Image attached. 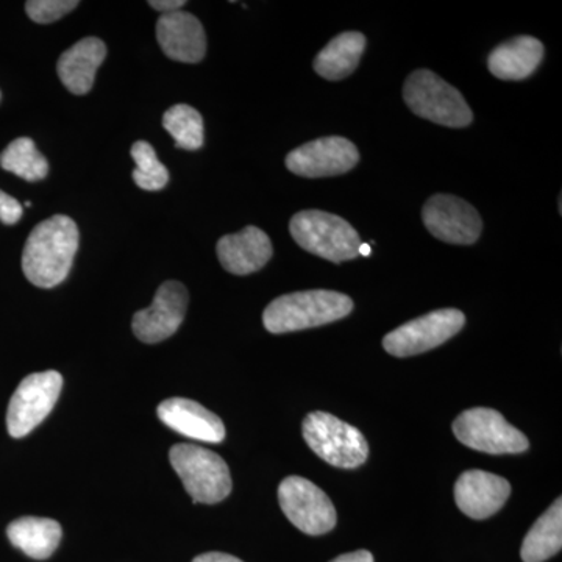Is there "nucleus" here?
Masks as SVG:
<instances>
[{"mask_svg": "<svg viewBox=\"0 0 562 562\" xmlns=\"http://www.w3.org/2000/svg\"><path fill=\"white\" fill-rule=\"evenodd\" d=\"M80 233L76 222L57 214L36 225L25 243L22 254V271L35 286H58L69 276Z\"/></svg>", "mask_w": 562, "mask_h": 562, "instance_id": "nucleus-1", "label": "nucleus"}, {"mask_svg": "<svg viewBox=\"0 0 562 562\" xmlns=\"http://www.w3.org/2000/svg\"><path fill=\"white\" fill-rule=\"evenodd\" d=\"M351 310L353 301L341 292H292L269 303L262 314V324L269 333L281 335L331 324L349 316Z\"/></svg>", "mask_w": 562, "mask_h": 562, "instance_id": "nucleus-2", "label": "nucleus"}, {"mask_svg": "<svg viewBox=\"0 0 562 562\" xmlns=\"http://www.w3.org/2000/svg\"><path fill=\"white\" fill-rule=\"evenodd\" d=\"M290 232L303 250L331 262L360 257L361 238L358 232L336 214L306 210L291 220Z\"/></svg>", "mask_w": 562, "mask_h": 562, "instance_id": "nucleus-3", "label": "nucleus"}, {"mask_svg": "<svg viewBox=\"0 0 562 562\" xmlns=\"http://www.w3.org/2000/svg\"><path fill=\"white\" fill-rule=\"evenodd\" d=\"M403 99L424 120L462 128L472 124L473 113L460 91L427 69L414 70L403 87Z\"/></svg>", "mask_w": 562, "mask_h": 562, "instance_id": "nucleus-4", "label": "nucleus"}, {"mask_svg": "<svg viewBox=\"0 0 562 562\" xmlns=\"http://www.w3.org/2000/svg\"><path fill=\"white\" fill-rule=\"evenodd\" d=\"M169 460L194 503L214 505L231 495V469L220 454L201 446L177 443Z\"/></svg>", "mask_w": 562, "mask_h": 562, "instance_id": "nucleus-5", "label": "nucleus"}, {"mask_svg": "<svg viewBox=\"0 0 562 562\" xmlns=\"http://www.w3.org/2000/svg\"><path fill=\"white\" fill-rule=\"evenodd\" d=\"M303 438L317 457L335 468L357 469L369 457V443L361 431L333 414H308L303 420Z\"/></svg>", "mask_w": 562, "mask_h": 562, "instance_id": "nucleus-6", "label": "nucleus"}, {"mask_svg": "<svg viewBox=\"0 0 562 562\" xmlns=\"http://www.w3.org/2000/svg\"><path fill=\"white\" fill-rule=\"evenodd\" d=\"M453 432L458 441L483 453H522L530 447L522 431L491 408H473L460 414L453 422Z\"/></svg>", "mask_w": 562, "mask_h": 562, "instance_id": "nucleus-7", "label": "nucleus"}, {"mask_svg": "<svg viewBox=\"0 0 562 562\" xmlns=\"http://www.w3.org/2000/svg\"><path fill=\"white\" fill-rule=\"evenodd\" d=\"M61 373L36 372L25 376L11 397L7 412V428L10 436L20 439L35 430L49 416L60 397Z\"/></svg>", "mask_w": 562, "mask_h": 562, "instance_id": "nucleus-8", "label": "nucleus"}, {"mask_svg": "<svg viewBox=\"0 0 562 562\" xmlns=\"http://www.w3.org/2000/svg\"><path fill=\"white\" fill-rule=\"evenodd\" d=\"M464 324L465 316L460 310H438L406 322L402 327L387 333L383 339V347L394 357H413L449 341L461 331Z\"/></svg>", "mask_w": 562, "mask_h": 562, "instance_id": "nucleus-9", "label": "nucleus"}, {"mask_svg": "<svg viewBox=\"0 0 562 562\" xmlns=\"http://www.w3.org/2000/svg\"><path fill=\"white\" fill-rule=\"evenodd\" d=\"M279 502L288 520L306 535L321 536L335 528V506L310 480L302 476L284 479L279 487Z\"/></svg>", "mask_w": 562, "mask_h": 562, "instance_id": "nucleus-10", "label": "nucleus"}, {"mask_svg": "<svg viewBox=\"0 0 562 562\" xmlns=\"http://www.w3.org/2000/svg\"><path fill=\"white\" fill-rule=\"evenodd\" d=\"M425 227L443 243L471 246L479 241L483 221L471 203L450 194H436L422 210Z\"/></svg>", "mask_w": 562, "mask_h": 562, "instance_id": "nucleus-11", "label": "nucleus"}, {"mask_svg": "<svg viewBox=\"0 0 562 562\" xmlns=\"http://www.w3.org/2000/svg\"><path fill=\"white\" fill-rule=\"evenodd\" d=\"M360 161V151L342 136H327L310 140L291 151L286 168L306 179L341 176L351 171Z\"/></svg>", "mask_w": 562, "mask_h": 562, "instance_id": "nucleus-12", "label": "nucleus"}, {"mask_svg": "<svg viewBox=\"0 0 562 562\" xmlns=\"http://www.w3.org/2000/svg\"><path fill=\"white\" fill-rule=\"evenodd\" d=\"M187 288L180 281H166L158 288L149 308L133 316L132 328L136 338L146 344H157L171 338L179 330L187 314Z\"/></svg>", "mask_w": 562, "mask_h": 562, "instance_id": "nucleus-13", "label": "nucleus"}, {"mask_svg": "<svg viewBox=\"0 0 562 562\" xmlns=\"http://www.w3.org/2000/svg\"><path fill=\"white\" fill-rule=\"evenodd\" d=\"M512 494V486L502 476L484 471L462 473L454 484V502L465 516L487 519L501 512Z\"/></svg>", "mask_w": 562, "mask_h": 562, "instance_id": "nucleus-14", "label": "nucleus"}, {"mask_svg": "<svg viewBox=\"0 0 562 562\" xmlns=\"http://www.w3.org/2000/svg\"><path fill=\"white\" fill-rule=\"evenodd\" d=\"M157 40L166 57L180 63H199L206 54V36L198 18L187 11L161 14Z\"/></svg>", "mask_w": 562, "mask_h": 562, "instance_id": "nucleus-15", "label": "nucleus"}, {"mask_svg": "<svg viewBox=\"0 0 562 562\" xmlns=\"http://www.w3.org/2000/svg\"><path fill=\"white\" fill-rule=\"evenodd\" d=\"M216 250L222 268L235 276L260 271L273 254L271 239L258 227H246L233 235L222 236Z\"/></svg>", "mask_w": 562, "mask_h": 562, "instance_id": "nucleus-16", "label": "nucleus"}, {"mask_svg": "<svg viewBox=\"0 0 562 562\" xmlns=\"http://www.w3.org/2000/svg\"><path fill=\"white\" fill-rule=\"evenodd\" d=\"M157 413L162 424L187 438L210 443L224 441V424L201 403L190 398H169L160 403Z\"/></svg>", "mask_w": 562, "mask_h": 562, "instance_id": "nucleus-17", "label": "nucleus"}, {"mask_svg": "<svg viewBox=\"0 0 562 562\" xmlns=\"http://www.w3.org/2000/svg\"><path fill=\"white\" fill-rule=\"evenodd\" d=\"M105 57V43L94 36L74 44L57 63L58 77L66 90L77 95L88 94Z\"/></svg>", "mask_w": 562, "mask_h": 562, "instance_id": "nucleus-18", "label": "nucleus"}, {"mask_svg": "<svg viewBox=\"0 0 562 562\" xmlns=\"http://www.w3.org/2000/svg\"><path fill=\"white\" fill-rule=\"evenodd\" d=\"M543 58V44L532 36H517L491 52L487 68L501 80L528 79Z\"/></svg>", "mask_w": 562, "mask_h": 562, "instance_id": "nucleus-19", "label": "nucleus"}, {"mask_svg": "<svg viewBox=\"0 0 562 562\" xmlns=\"http://www.w3.org/2000/svg\"><path fill=\"white\" fill-rule=\"evenodd\" d=\"M366 36L360 32H344L333 38L314 58V70L322 79H346L360 65L366 49Z\"/></svg>", "mask_w": 562, "mask_h": 562, "instance_id": "nucleus-20", "label": "nucleus"}, {"mask_svg": "<svg viewBox=\"0 0 562 562\" xmlns=\"http://www.w3.org/2000/svg\"><path fill=\"white\" fill-rule=\"evenodd\" d=\"M61 525L44 517H21L7 528L10 542L33 560L52 557L61 541Z\"/></svg>", "mask_w": 562, "mask_h": 562, "instance_id": "nucleus-21", "label": "nucleus"}, {"mask_svg": "<svg viewBox=\"0 0 562 562\" xmlns=\"http://www.w3.org/2000/svg\"><path fill=\"white\" fill-rule=\"evenodd\" d=\"M562 547V501L550 506L525 536L520 557L524 562H543L561 552Z\"/></svg>", "mask_w": 562, "mask_h": 562, "instance_id": "nucleus-22", "label": "nucleus"}, {"mask_svg": "<svg viewBox=\"0 0 562 562\" xmlns=\"http://www.w3.org/2000/svg\"><path fill=\"white\" fill-rule=\"evenodd\" d=\"M0 166L5 171L27 181L46 179L49 173V162L36 149L31 138H18L10 143L9 147L0 154Z\"/></svg>", "mask_w": 562, "mask_h": 562, "instance_id": "nucleus-23", "label": "nucleus"}, {"mask_svg": "<svg viewBox=\"0 0 562 562\" xmlns=\"http://www.w3.org/2000/svg\"><path fill=\"white\" fill-rule=\"evenodd\" d=\"M162 127L176 140V146L184 150H199L203 146V117L198 110L179 103L166 111Z\"/></svg>", "mask_w": 562, "mask_h": 562, "instance_id": "nucleus-24", "label": "nucleus"}, {"mask_svg": "<svg viewBox=\"0 0 562 562\" xmlns=\"http://www.w3.org/2000/svg\"><path fill=\"white\" fill-rule=\"evenodd\" d=\"M132 158L136 169L132 177L136 187L144 191H160L168 184L169 172L158 160L157 151L147 140H136L132 147Z\"/></svg>", "mask_w": 562, "mask_h": 562, "instance_id": "nucleus-25", "label": "nucleus"}, {"mask_svg": "<svg viewBox=\"0 0 562 562\" xmlns=\"http://www.w3.org/2000/svg\"><path fill=\"white\" fill-rule=\"evenodd\" d=\"M79 7L77 0H31L25 3V11L32 21L50 24Z\"/></svg>", "mask_w": 562, "mask_h": 562, "instance_id": "nucleus-26", "label": "nucleus"}, {"mask_svg": "<svg viewBox=\"0 0 562 562\" xmlns=\"http://www.w3.org/2000/svg\"><path fill=\"white\" fill-rule=\"evenodd\" d=\"M24 206L16 199L0 191V221L5 225H14L20 222Z\"/></svg>", "mask_w": 562, "mask_h": 562, "instance_id": "nucleus-27", "label": "nucleus"}, {"mask_svg": "<svg viewBox=\"0 0 562 562\" xmlns=\"http://www.w3.org/2000/svg\"><path fill=\"white\" fill-rule=\"evenodd\" d=\"M151 9L161 11L162 14L176 13L187 5L184 0H150Z\"/></svg>", "mask_w": 562, "mask_h": 562, "instance_id": "nucleus-28", "label": "nucleus"}, {"mask_svg": "<svg viewBox=\"0 0 562 562\" xmlns=\"http://www.w3.org/2000/svg\"><path fill=\"white\" fill-rule=\"evenodd\" d=\"M331 562H373V557L368 550H358V552L341 554Z\"/></svg>", "mask_w": 562, "mask_h": 562, "instance_id": "nucleus-29", "label": "nucleus"}, {"mask_svg": "<svg viewBox=\"0 0 562 562\" xmlns=\"http://www.w3.org/2000/svg\"><path fill=\"white\" fill-rule=\"evenodd\" d=\"M192 562H244L238 560V558L232 557V554L220 553V552H211L201 554V557L195 558Z\"/></svg>", "mask_w": 562, "mask_h": 562, "instance_id": "nucleus-30", "label": "nucleus"}, {"mask_svg": "<svg viewBox=\"0 0 562 562\" xmlns=\"http://www.w3.org/2000/svg\"><path fill=\"white\" fill-rule=\"evenodd\" d=\"M358 254H360V257H369V255L372 254L371 246H369V244H361Z\"/></svg>", "mask_w": 562, "mask_h": 562, "instance_id": "nucleus-31", "label": "nucleus"}]
</instances>
